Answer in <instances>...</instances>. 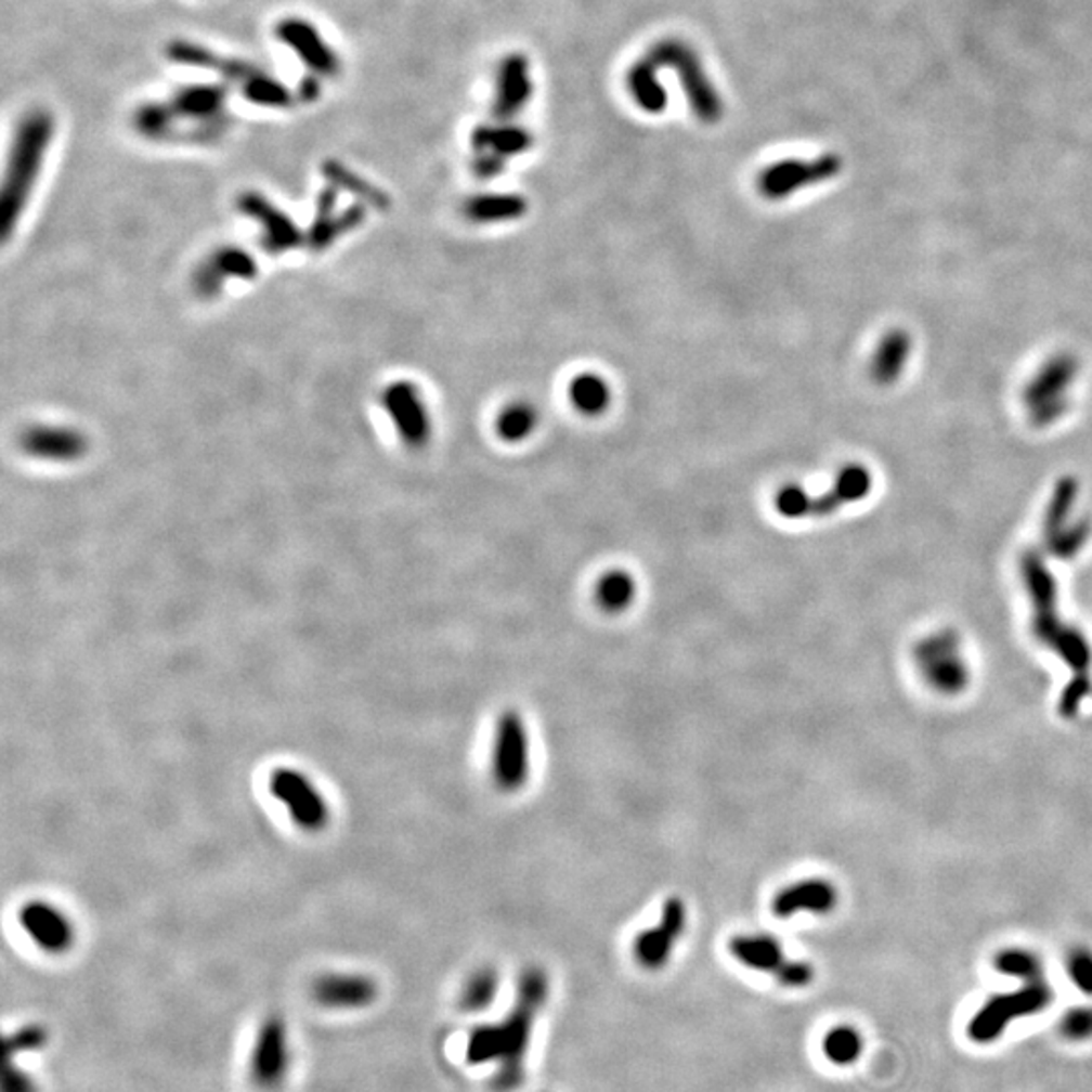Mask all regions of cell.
<instances>
[{
	"mask_svg": "<svg viewBox=\"0 0 1092 1092\" xmlns=\"http://www.w3.org/2000/svg\"><path fill=\"white\" fill-rule=\"evenodd\" d=\"M548 998V977L541 967H529L518 979L515 1007L498 1024H487L471 1031L466 1056L471 1064L498 1062L494 1077L496 1089L512 1092L524 1080V1058L531 1044L532 1028Z\"/></svg>",
	"mask_w": 1092,
	"mask_h": 1092,
	"instance_id": "6da1fadb",
	"label": "cell"
},
{
	"mask_svg": "<svg viewBox=\"0 0 1092 1092\" xmlns=\"http://www.w3.org/2000/svg\"><path fill=\"white\" fill-rule=\"evenodd\" d=\"M1019 573L1031 603V634L1056 653L1075 676L1091 674L1092 646L1087 634L1062 622L1058 613V587L1044 557L1038 550H1026L1019 559Z\"/></svg>",
	"mask_w": 1092,
	"mask_h": 1092,
	"instance_id": "7a4b0ae2",
	"label": "cell"
},
{
	"mask_svg": "<svg viewBox=\"0 0 1092 1092\" xmlns=\"http://www.w3.org/2000/svg\"><path fill=\"white\" fill-rule=\"evenodd\" d=\"M53 136H55V118L43 107H32L16 123L6 165V179L2 188L4 227L9 229L16 214L25 207L30 188L43 168Z\"/></svg>",
	"mask_w": 1092,
	"mask_h": 1092,
	"instance_id": "3957f363",
	"label": "cell"
},
{
	"mask_svg": "<svg viewBox=\"0 0 1092 1092\" xmlns=\"http://www.w3.org/2000/svg\"><path fill=\"white\" fill-rule=\"evenodd\" d=\"M646 57L652 61L658 69H672L682 83L688 106L702 123H718L725 116L723 98L716 90L713 79L704 72L700 55L694 47L688 46L682 39L667 37L655 41Z\"/></svg>",
	"mask_w": 1092,
	"mask_h": 1092,
	"instance_id": "277c9868",
	"label": "cell"
},
{
	"mask_svg": "<svg viewBox=\"0 0 1092 1092\" xmlns=\"http://www.w3.org/2000/svg\"><path fill=\"white\" fill-rule=\"evenodd\" d=\"M912 664L928 690L940 697H959L971 684V666L961 637L953 629H937L912 648Z\"/></svg>",
	"mask_w": 1092,
	"mask_h": 1092,
	"instance_id": "5b68a950",
	"label": "cell"
},
{
	"mask_svg": "<svg viewBox=\"0 0 1092 1092\" xmlns=\"http://www.w3.org/2000/svg\"><path fill=\"white\" fill-rule=\"evenodd\" d=\"M229 83L182 86L168 100L174 114V142H211L229 128Z\"/></svg>",
	"mask_w": 1092,
	"mask_h": 1092,
	"instance_id": "8992f818",
	"label": "cell"
},
{
	"mask_svg": "<svg viewBox=\"0 0 1092 1092\" xmlns=\"http://www.w3.org/2000/svg\"><path fill=\"white\" fill-rule=\"evenodd\" d=\"M1054 1001V989L1046 979L1022 984L1016 991L998 993L984 1001V1005L967 1022V1038L977 1046L998 1042L1005 1030L1022 1017L1038 1016Z\"/></svg>",
	"mask_w": 1092,
	"mask_h": 1092,
	"instance_id": "52a82bcc",
	"label": "cell"
},
{
	"mask_svg": "<svg viewBox=\"0 0 1092 1092\" xmlns=\"http://www.w3.org/2000/svg\"><path fill=\"white\" fill-rule=\"evenodd\" d=\"M872 492V473L862 464H848L835 473L832 490L814 496L802 485H783L775 494V510L789 520L819 518L837 512L840 508L864 500Z\"/></svg>",
	"mask_w": 1092,
	"mask_h": 1092,
	"instance_id": "ba28073f",
	"label": "cell"
},
{
	"mask_svg": "<svg viewBox=\"0 0 1092 1092\" xmlns=\"http://www.w3.org/2000/svg\"><path fill=\"white\" fill-rule=\"evenodd\" d=\"M1077 375V356L1068 352H1058L1050 356L1046 363L1038 368V373L1031 377L1022 394L1034 427L1044 429L1064 417V413L1068 411L1066 391L1072 387Z\"/></svg>",
	"mask_w": 1092,
	"mask_h": 1092,
	"instance_id": "9c48e42d",
	"label": "cell"
},
{
	"mask_svg": "<svg viewBox=\"0 0 1092 1092\" xmlns=\"http://www.w3.org/2000/svg\"><path fill=\"white\" fill-rule=\"evenodd\" d=\"M492 779L504 793H516L531 779V739L518 711L498 716L492 746Z\"/></svg>",
	"mask_w": 1092,
	"mask_h": 1092,
	"instance_id": "30bf717a",
	"label": "cell"
},
{
	"mask_svg": "<svg viewBox=\"0 0 1092 1092\" xmlns=\"http://www.w3.org/2000/svg\"><path fill=\"white\" fill-rule=\"evenodd\" d=\"M291 1064V1040L284 1017H265L249 1050V1078L253 1087L263 1092L280 1091L288 1082Z\"/></svg>",
	"mask_w": 1092,
	"mask_h": 1092,
	"instance_id": "8fae6325",
	"label": "cell"
},
{
	"mask_svg": "<svg viewBox=\"0 0 1092 1092\" xmlns=\"http://www.w3.org/2000/svg\"><path fill=\"white\" fill-rule=\"evenodd\" d=\"M844 168V162L837 154H821L811 160L788 158L779 160L757 174L758 195L767 200H785L804 191L807 186H816L821 182L832 181Z\"/></svg>",
	"mask_w": 1092,
	"mask_h": 1092,
	"instance_id": "7c38bea8",
	"label": "cell"
},
{
	"mask_svg": "<svg viewBox=\"0 0 1092 1092\" xmlns=\"http://www.w3.org/2000/svg\"><path fill=\"white\" fill-rule=\"evenodd\" d=\"M273 37L288 47L310 76L333 79L340 74L342 61L314 23L302 16H286L275 25Z\"/></svg>",
	"mask_w": 1092,
	"mask_h": 1092,
	"instance_id": "4fadbf2b",
	"label": "cell"
},
{
	"mask_svg": "<svg viewBox=\"0 0 1092 1092\" xmlns=\"http://www.w3.org/2000/svg\"><path fill=\"white\" fill-rule=\"evenodd\" d=\"M270 793L288 809L289 818L306 832H320L330 818V809L316 785L289 767H280L270 775Z\"/></svg>",
	"mask_w": 1092,
	"mask_h": 1092,
	"instance_id": "5bb4252c",
	"label": "cell"
},
{
	"mask_svg": "<svg viewBox=\"0 0 1092 1092\" xmlns=\"http://www.w3.org/2000/svg\"><path fill=\"white\" fill-rule=\"evenodd\" d=\"M688 925V909L680 896H670L660 910L658 925L637 935L634 955L646 970H662Z\"/></svg>",
	"mask_w": 1092,
	"mask_h": 1092,
	"instance_id": "9a60e30c",
	"label": "cell"
},
{
	"mask_svg": "<svg viewBox=\"0 0 1092 1092\" xmlns=\"http://www.w3.org/2000/svg\"><path fill=\"white\" fill-rule=\"evenodd\" d=\"M18 923L39 949L53 955L69 951L76 940L72 921L46 900L27 902L18 910Z\"/></svg>",
	"mask_w": 1092,
	"mask_h": 1092,
	"instance_id": "2e32d148",
	"label": "cell"
},
{
	"mask_svg": "<svg viewBox=\"0 0 1092 1092\" xmlns=\"http://www.w3.org/2000/svg\"><path fill=\"white\" fill-rule=\"evenodd\" d=\"M168 61L184 65V67H195L211 72L214 76L221 77L229 86H235L237 90L243 83L258 72L253 63L237 60V57H225L209 47L200 46L197 41L188 39H174L165 49Z\"/></svg>",
	"mask_w": 1092,
	"mask_h": 1092,
	"instance_id": "e0dca14e",
	"label": "cell"
},
{
	"mask_svg": "<svg viewBox=\"0 0 1092 1092\" xmlns=\"http://www.w3.org/2000/svg\"><path fill=\"white\" fill-rule=\"evenodd\" d=\"M840 893L834 882L826 879H804L783 886L771 900V910L779 919L797 914L826 916L837 909Z\"/></svg>",
	"mask_w": 1092,
	"mask_h": 1092,
	"instance_id": "ac0fdd59",
	"label": "cell"
},
{
	"mask_svg": "<svg viewBox=\"0 0 1092 1092\" xmlns=\"http://www.w3.org/2000/svg\"><path fill=\"white\" fill-rule=\"evenodd\" d=\"M534 83L531 77V61L522 53H510L500 61L496 72V91L492 114L498 121L516 118L531 102Z\"/></svg>",
	"mask_w": 1092,
	"mask_h": 1092,
	"instance_id": "d6986e66",
	"label": "cell"
},
{
	"mask_svg": "<svg viewBox=\"0 0 1092 1092\" xmlns=\"http://www.w3.org/2000/svg\"><path fill=\"white\" fill-rule=\"evenodd\" d=\"M379 987L363 973H326L312 986V996L322 1007L336 1012H359L377 1000Z\"/></svg>",
	"mask_w": 1092,
	"mask_h": 1092,
	"instance_id": "ffe728a7",
	"label": "cell"
},
{
	"mask_svg": "<svg viewBox=\"0 0 1092 1092\" xmlns=\"http://www.w3.org/2000/svg\"><path fill=\"white\" fill-rule=\"evenodd\" d=\"M730 955L734 957L741 965L758 973H769L775 979L781 975V971L788 967L789 959L785 957V949L781 940L775 939L774 935L767 933H746L737 935L728 942Z\"/></svg>",
	"mask_w": 1092,
	"mask_h": 1092,
	"instance_id": "44dd1931",
	"label": "cell"
},
{
	"mask_svg": "<svg viewBox=\"0 0 1092 1092\" xmlns=\"http://www.w3.org/2000/svg\"><path fill=\"white\" fill-rule=\"evenodd\" d=\"M529 209V198L520 193H480L464 203V217L473 225H498L524 219Z\"/></svg>",
	"mask_w": 1092,
	"mask_h": 1092,
	"instance_id": "7402d4cb",
	"label": "cell"
},
{
	"mask_svg": "<svg viewBox=\"0 0 1092 1092\" xmlns=\"http://www.w3.org/2000/svg\"><path fill=\"white\" fill-rule=\"evenodd\" d=\"M912 352V338L902 328H893L880 338L879 347L870 359V377L880 385H895L902 377Z\"/></svg>",
	"mask_w": 1092,
	"mask_h": 1092,
	"instance_id": "603a6c76",
	"label": "cell"
},
{
	"mask_svg": "<svg viewBox=\"0 0 1092 1092\" xmlns=\"http://www.w3.org/2000/svg\"><path fill=\"white\" fill-rule=\"evenodd\" d=\"M471 148L473 152H492L502 158L520 156L534 146V136L524 126H516L510 121L500 123H480L471 132Z\"/></svg>",
	"mask_w": 1092,
	"mask_h": 1092,
	"instance_id": "cb8c5ba5",
	"label": "cell"
},
{
	"mask_svg": "<svg viewBox=\"0 0 1092 1092\" xmlns=\"http://www.w3.org/2000/svg\"><path fill=\"white\" fill-rule=\"evenodd\" d=\"M625 88L634 104L646 114L658 116L667 107L666 88L658 77V67L648 57L629 65L625 72Z\"/></svg>",
	"mask_w": 1092,
	"mask_h": 1092,
	"instance_id": "d4e9b609",
	"label": "cell"
},
{
	"mask_svg": "<svg viewBox=\"0 0 1092 1092\" xmlns=\"http://www.w3.org/2000/svg\"><path fill=\"white\" fill-rule=\"evenodd\" d=\"M391 401L405 440L410 441L411 445H424L425 441L429 440L431 425L417 389L413 385H401L399 389H394Z\"/></svg>",
	"mask_w": 1092,
	"mask_h": 1092,
	"instance_id": "484cf974",
	"label": "cell"
},
{
	"mask_svg": "<svg viewBox=\"0 0 1092 1092\" xmlns=\"http://www.w3.org/2000/svg\"><path fill=\"white\" fill-rule=\"evenodd\" d=\"M569 399L575 411L585 417H601L611 407L613 393L606 377L597 373H581L569 385Z\"/></svg>",
	"mask_w": 1092,
	"mask_h": 1092,
	"instance_id": "4316f807",
	"label": "cell"
},
{
	"mask_svg": "<svg viewBox=\"0 0 1092 1092\" xmlns=\"http://www.w3.org/2000/svg\"><path fill=\"white\" fill-rule=\"evenodd\" d=\"M637 595L636 578L623 569H611L595 583V603L606 613H623L634 606Z\"/></svg>",
	"mask_w": 1092,
	"mask_h": 1092,
	"instance_id": "83f0119b",
	"label": "cell"
},
{
	"mask_svg": "<svg viewBox=\"0 0 1092 1092\" xmlns=\"http://www.w3.org/2000/svg\"><path fill=\"white\" fill-rule=\"evenodd\" d=\"M1078 492H1080V485H1078L1077 478H1072V476H1064L1054 485V492L1050 496L1046 512H1044V524H1042L1044 543L1050 541L1052 536H1056L1058 532L1064 531L1072 522Z\"/></svg>",
	"mask_w": 1092,
	"mask_h": 1092,
	"instance_id": "f1b7e54d",
	"label": "cell"
},
{
	"mask_svg": "<svg viewBox=\"0 0 1092 1092\" xmlns=\"http://www.w3.org/2000/svg\"><path fill=\"white\" fill-rule=\"evenodd\" d=\"M541 413L526 399L508 403L496 417V433L504 443H522L538 429Z\"/></svg>",
	"mask_w": 1092,
	"mask_h": 1092,
	"instance_id": "f546056e",
	"label": "cell"
},
{
	"mask_svg": "<svg viewBox=\"0 0 1092 1092\" xmlns=\"http://www.w3.org/2000/svg\"><path fill=\"white\" fill-rule=\"evenodd\" d=\"M239 93L245 102L265 109H288L296 100L294 93L277 77L270 76L263 69H258L249 77L239 88Z\"/></svg>",
	"mask_w": 1092,
	"mask_h": 1092,
	"instance_id": "4dcf8cb0",
	"label": "cell"
},
{
	"mask_svg": "<svg viewBox=\"0 0 1092 1092\" xmlns=\"http://www.w3.org/2000/svg\"><path fill=\"white\" fill-rule=\"evenodd\" d=\"M138 134L152 142H174V114L168 102H144L132 114Z\"/></svg>",
	"mask_w": 1092,
	"mask_h": 1092,
	"instance_id": "1f68e13d",
	"label": "cell"
},
{
	"mask_svg": "<svg viewBox=\"0 0 1092 1092\" xmlns=\"http://www.w3.org/2000/svg\"><path fill=\"white\" fill-rule=\"evenodd\" d=\"M993 967L1005 977L1017 979L1019 984H1034L1044 979V961L1038 953L1024 947H1007L993 957Z\"/></svg>",
	"mask_w": 1092,
	"mask_h": 1092,
	"instance_id": "d6a6232c",
	"label": "cell"
},
{
	"mask_svg": "<svg viewBox=\"0 0 1092 1092\" xmlns=\"http://www.w3.org/2000/svg\"><path fill=\"white\" fill-rule=\"evenodd\" d=\"M821 1050L826 1058L835 1066H851L854 1062L860 1061L864 1052V1038L854 1026L840 1024L823 1036Z\"/></svg>",
	"mask_w": 1092,
	"mask_h": 1092,
	"instance_id": "836d02e7",
	"label": "cell"
},
{
	"mask_svg": "<svg viewBox=\"0 0 1092 1092\" xmlns=\"http://www.w3.org/2000/svg\"><path fill=\"white\" fill-rule=\"evenodd\" d=\"M498 984L500 977L494 967H482L471 973L459 996L461 1007L468 1012H482L485 1007H490L498 993Z\"/></svg>",
	"mask_w": 1092,
	"mask_h": 1092,
	"instance_id": "e575fe53",
	"label": "cell"
},
{
	"mask_svg": "<svg viewBox=\"0 0 1092 1092\" xmlns=\"http://www.w3.org/2000/svg\"><path fill=\"white\" fill-rule=\"evenodd\" d=\"M1092 522L1089 518H1078L1072 520L1064 531L1052 536L1044 543L1048 552L1061 561L1075 559L1078 552L1091 541Z\"/></svg>",
	"mask_w": 1092,
	"mask_h": 1092,
	"instance_id": "d590c367",
	"label": "cell"
},
{
	"mask_svg": "<svg viewBox=\"0 0 1092 1092\" xmlns=\"http://www.w3.org/2000/svg\"><path fill=\"white\" fill-rule=\"evenodd\" d=\"M1064 970L1072 986L1077 987L1080 993L1092 998V949L1087 945L1072 947L1066 959H1064Z\"/></svg>",
	"mask_w": 1092,
	"mask_h": 1092,
	"instance_id": "8d00e7d4",
	"label": "cell"
},
{
	"mask_svg": "<svg viewBox=\"0 0 1092 1092\" xmlns=\"http://www.w3.org/2000/svg\"><path fill=\"white\" fill-rule=\"evenodd\" d=\"M1062 1038L1068 1042H1091L1092 1005H1078L1064 1012L1058 1024Z\"/></svg>",
	"mask_w": 1092,
	"mask_h": 1092,
	"instance_id": "74e56055",
	"label": "cell"
},
{
	"mask_svg": "<svg viewBox=\"0 0 1092 1092\" xmlns=\"http://www.w3.org/2000/svg\"><path fill=\"white\" fill-rule=\"evenodd\" d=\"M1091 674L1072 676V680L1064 686L1061 700H1058V711H1061L1062 716L1064 718H1075L1080 713V708L1084 706V702L1091 698Z\"/></svg>",
	"mask_w": 1092,
	"mask_h": 1092,
	"instance_id": "f35d334b",
	"label": "cell"
},
{
	"mask_svg": "<svg viewBox=\"0 0 1092 1092\" xmlns=\"http://www.w3.org/2000/svg\"><path fill=\"white\" fill-rule=\"evenodd\" d=\"M506 167H508V160L498 154H492V152H476L473 160H471V170L480 181H492V179L500 177Z\"/></svg>",
	"mask_w": 1092,
	"mask_h": 1092,
	"instance_id": "ab89813d",
	"label": "cell"
},
{
	"mask_svg": "<svg viewBox=\"0 0 1092 1092\" xmlns=\"http://www.w3.org/2000/svg\"><path fill=\"white\" fill-rule=\"evenodd\" d=\"M4 1092H37L35 1082L18 1066H9L4 1072Z\"/></svg>",
	"mask_w": 1092,
	"mask_h": 1092,
	"instance_id": "60d3db41",
	"label": "cell"
}]
</instances>
